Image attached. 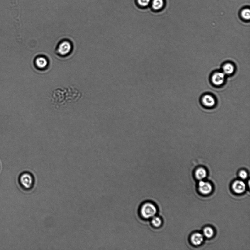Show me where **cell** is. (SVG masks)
<instances>
[{
    "mask_svg": "<svg viewBox=\"0 0 250 250\" xmlns=\"http://www.w3.org/2000/svg\"><path fill=\"white\" fill-rule=\"evenodd\" d=\"M203 235L199 233L193 234L191 237V242L195 245H200L203 242Z\"/></svg>",
    "mask_w": 250,
    "mask_h": 250,
    "instance_id": "obj_7",
    "label": "cell"
},
{
    "mask_svg": "<svg viewBox=\"0 0 250 250\" xmlns=\"http://www.w3.org/2000/svg\"><path fill=\"white\" fill-rule=\"evenodd\" d=\"M207 175L206 170L203 168H199L195 172V176L198 180H202L205 178Z\"/></svg>",
    "mask_w": 250,
    "mask_h": 250,
    "instance_id": "obj_10",
    "label": "cell"
},
{
    "mask_svg": "<svg viewBox=\"0 0 250 250\" xmlns=\"http://www.w3.org/2000/svg\"><path fill=\"white\" fill-rule=\"evenodd\" d=\"M72 49V45L67 41H64L59 44L57 49L58 54L60 55L65 56L68 54Z\"/></svg>",
    "mask_w": 250,
    "mask_h": 250,
    "instance_id": "obj_3",
    "label": "cell"
},
{
    "mask_svg": "<svg viewBox=\"0 0 250 250\" xmlns=\"http://www.w3.org/2000/svg\"><path fill=\"white\" fill-rule=\"evenodd\" d=\"M225 74L223 72H217L213 75L212 81L215 85L220 86L224 83Z\"/></svg>",
    "mask_w": 250,
    "mask_h": 250,
    "instance_id": "obj_6",
    "label": "cell"
},
{
    "mask_svg": "<svg viewBox=\"0 0 250 250\" xmlns=\"http://www.w3.org/2000/svg\"><path fill=\"white\" fill-rule=\"evenodd\" d=\"M241 16L244 19L246 20H249L250 18V11L249 9H245L243 10Z\"/></svg>",
    "mask_w": 250,
    "mask_h": 250,
    "instance_id": "obj_15",
    "label": "cell"
},
{
    "mask_svg": "<svg viewBox=\"0 0 250 250\" xmlns=\"http://www.w3.org/2000/svg\"><path fill=\"white\" fill-rule=\"evenodd\" d=\"M239 176L242 180H245L248 177V173L245 171L242 170L239 173Z\"/></svg>",
    "mask_w": 250,
    "mask_h": 250,
    "instance_id": "obj_17",
    "label": "cell"
},
{
    "mask_svg": "<svg viewBox=\"0 0 250 250\" xmlns=\"http://www.w3.org/2000/svg\"><path fill=\"white\" fill-rule=\"evenodd\" d=\"M223 69L224 74L229 75L234 72V67L231 64L228 63L224 66Z\"/></svg>",
    "mask_w": 250,
    "mask_h": 250,
    "instance_id": "obj_12",
    "label": "cell"
},
{
    "mask_svg": "<svg viewBox=\"0 0 250 250\" xmlns=\"http://www.w3.org/2000/svg\"><path fill=\"white\" fill-rule=\"evenodd\" d=\"M198 189L202 194L207 195L212 192V187L209 182L201 180L198 184Z\"/></svg>",
    "mask_w": 250,
    "mask_h": 250,
    "instance_id": "obj_4",
    "label": "cell"
},
{
    "mask_svg": "<svg viewBox=\"0 0 250 250\" xmlns=\"http://www.w3.org/2000/svg\"><path fill=\"white\" fill-rule=\"evenodd\" d=\"M150 1L151 0H138V4L142 7L147 6L149 4Z\"/></svg>",
    "mask_w": 250,
    "mask_h": 250,
    "instance_id": "obj_16",
    "label": "cell"
},
{
    "mask_svg": "<svg viewBox=\"0 0 250 250\" xmlns=\"http://www.w3.org/2000/svg\"><path fill=\"white\" fill-rule=\"evenodd\" d=\"M164 5L163 0H153L152 7L155 10H159L163 8Z\"/></svg>",
    "mask_w": 250,
    "mask_h": 250,
    "instance_id": "obj_13",
    "label": "cell"
},
{
    "mask_svg": "<svg viewBox=\"0 0 250 250\" xmlns=\"http://www.w3.org/2000/svg\"><path fill=\"white\" fill-rule=\"evenodd\" d=\"M214 231L210 227H206L203 230V234L204 236L208 238H211L214 234Z\"/></svg>",
    "mask_w": 250,
    "mask_h": 250,
    "instance_id": "obj_14",
    "label": "cell"
},
{
    "mask_svg": "<svg viewBox=\"0 0 250 250\" xmlns=\"http://www.w3.org/2000/svg\"><path fill=\"white\" fill-rule=\"evenodd\" d=\"M19 180L22 187L27 190H30L34 187V178L30 173L26 172L23 173L20 176Z\"/></svg>",
    "mask_w": 250,
    "mask_h": 250,
    "instance_id": "obj_2",
    "label": "cell"
},
{
    "mask_svg": "<svg viewBox=\"0 0 250 250\" xmlns=\"http://www.w3.org/2000/svg\"><path fill=\"white\" fill-rule=\"evenodd\" d=\"M151 223L153 227L156 228L161 227L162 224V220L161 218L158 216H155L151 219Z\"/></svg>",
    "mask_w": 250,
    "mask_h": 250,
    "instance_id": "obj_11",
    "label": "cell"
},
{
    "mask_svg": "<svg viewBox=\"0 0 250 250\" xmlns=\"http://www.w3.org/2000/svg\"><path fill=\"white\" fill-rule=\"evenodd\" d=\"M140 214L142 218L149 220L156 216L158 209L155 204L150 202H147L142 204L139 210Z\"/></svg>",
    "mask_w": 250,
    "mask_h": 250,
    "instance_id": "obj_1",
    "label": "cell"
},
{
    "mask_svg": "<svg viewBox=\"0 0 250 250\" xmlns=\"http://www.w3.org/2000/svg\"><path fill=\"white\" fill-rule=\"evenodd\" d=\"M202 103L207 107H212L215 104V98L212 96L207 95L204 96L202 98Z\"/></svg>",
    "mask_w": 250,
    "mask_h": 250,
    "instance_id": "obj_8",
    "label": "cell"
},
{
    "mask_svg": "<svg viewBox=\"0 0 250 250\" xmlns=\"http://www.w3.org/2000/svg\"><path fill=\"white\" fill-rule=\"evenodd\" d=\"M232 189L235 193L241 194L246 190V184L241 180H236L233 184Z\"/></svg>",
    "mask_w": 250,
    "mask_h": 250,
    "instance_id": "obj_5",
    "label": "cell"
},
{
    "mask_svg": "<svg viewBox=\"0 0 250 250\" xmlns=\"http://www.w3.org/2000/svg\"><path fill=\"white\" fill-rule=\"evenodd\" d=\"M35 64L36 66L39 69H44L48 65V61L46 58L43 56H39L36 58Z\"/></svg>",
    "mask_w": 250,
    "mask_h": 250,
    "instance_id": "obj_9",
    "label": "cell"
}]
</instances>
